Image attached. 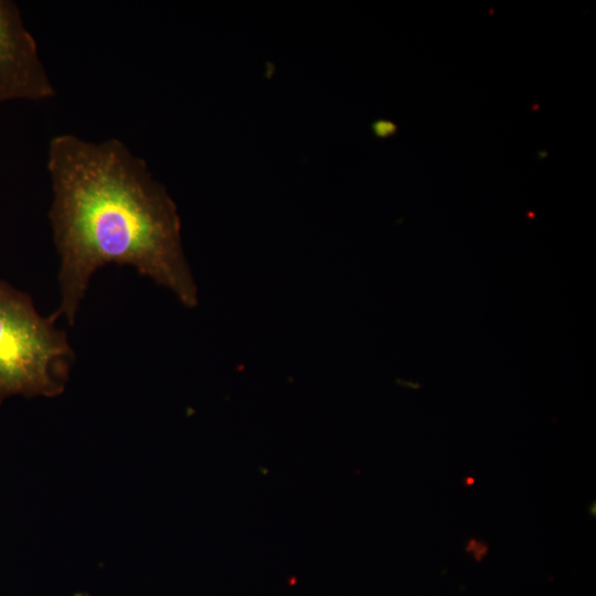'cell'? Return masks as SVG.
<instances>
[{
  "label": "cell",
  "instance_id": "obj_4",
  "mask_svg": "<svg viewBox=\"0 0 596 596\" xmlns=\"http://www.w3.org/2000/svg\"><path fill=\"white\" fill-rule=\"evenodd\" d=\"M489 546L485 541L469 539L465 544V551L471 553L476 561H481L488 553Z\"/></svg>",
  "mask_w": 596,
  "mask_h": 596
},
{
  "label": "cell",
  "instance_id": "obj_2",
  "mask_svg": "<svg viewBox=\"0 0 596 596\" xmlns=\"http://www.w3.org/2000/svg\"><path fill=\"white\" fill-rule=\"evenodd\" d=\"M58 318L55 311L42 316L30 295L0 279V404L64 391L75 353Z\"/></svg>",
  "mask_w": 596,
  "mask_h": 596
},
{
  "label": "cell",
  "instance_id": "obj_6",
  "mask_svg": "<svg viewBox=\"0 0 596 596\" xmlns=\"http://www.w3.org/2000/svg\"><path fill=\"white\" fill-rule=\"evenodd\" d=\"M475 481H476V479L473 477L467 476V477L464 478V486H466V487L471 486V485L475 483Z\"/></svg>",
  "mask_w": 596,
  "mask_h": 596
},
{
  "label": "cell",
  "instance_id": "obj_5",
  "mask_svg": "<svg viewBox=\"0 0 596 596\" xmlns=\"http://www.w3.org/2000/svg\"><path fill=\"white\" fill-rule=\"evenodd\" d=\"M375 130L380 136L387 135L394 130V126L387 121H379L375 125Z\"/></svg>",
  "mask_w": 596,
  "mask_h": 596
},
{
  "label": "cell",
  "instance_id": "obj_1",
  "mask_svg": "<svg viewBox=\"0 0 596 596\" xmlns=\"http://www.w3.org/2000/svg\"><path fill=\"white\" fill-rule=\"evenodd\" d=\"M46 168L58 317L74 324L93 275L108 264L129 265L185 307L198 305L177 205L141 157L118 138L91 141L64 132L50 139Z\"/></svg>",
  "mask_w": 596,
  "mask_h": 596
},
{
  "label": "cell",
  "instance_id": "obj_3",
  "mask_svg": "<svg viewBox=\"0 0 596 596\" xmlns=\"http://www.w3.org/2000/svg\"><path fill=\"white\" fill-rule=\"evenodd\" d=\"M55 95L36 40L19 6L12 0H0V104L42 102Z\"/></svg>",
  "mask_w": 596,
  "mask_h": 596
},
{
  "label": "cell",
  "instance_id": "obj_7",
  "mask_svg": "<svg viewBox=\"0 0 596 596\" xmlns=\"http://www.w3.org/2000/svg\"><path fill=\"white\" fill-rule=\"evenodd\" d=\"M588 514L593 518H595L596 514V503L593 501V503L588 507Z\"/></svg>",
  "mask_w": 596,
  "mask_h": 596
}]
</instances>
